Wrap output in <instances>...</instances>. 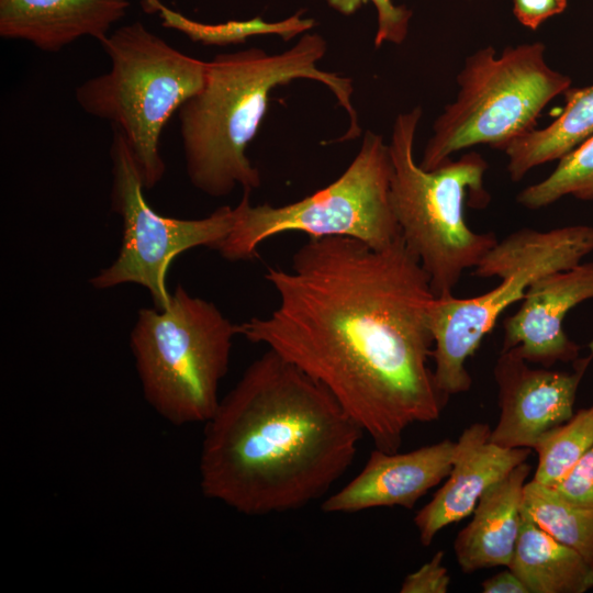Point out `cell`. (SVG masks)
<instances>
[{
	"label": "cell",
	"mask_w": 593,
	"mask_h": 593,
	"mask_svg": "<svg viewBox=\"0 0 593 593\" xmlns=\"http://www.w3.org/2000/svg\"><path fill=\"white\" fill-rule=\"evenodd\" d=\"M278 295L237 324L322 384L374 448L395 452L405 430L437 421L449 396L429 367V277L400 236L376 249L350 237L309 238L288 269L265 273Z\"/></svg>",
	"instance_id": "cell-1"
},
{
	"label": "cell",
	"mask_w": 593,
	"mask_h": 593,
	"mask_svg": "<svg viewBox=\"0 0 593 593\" xmlns=\"http://www.w3.org/2000/svg\"><path fill=\"white\" fill-rule=\"evenodd\" d=\"M204 425L200 489L248 516L296 511L323 497L351 466L365 434L327 389L270 349Z\"/></svg>",
	"instance_id": "cell-2"
},
{
	"label": "cell",
	"mask_w": 593,
	"mask_h": 593,
	"mask_svg": "<svg viewBox=\"0 0 593 593\" xmlns=\"http://www.w3.org/2000/svg\"><path fill=\"white\" fill-rule=\"evenodd\" d=\"M326 49L321 35L309 33L280 54L250 47L208 61L203 87L177 111L186 172L195 189L221 198L238 187L244 192L260 187V172L246 149L267 112L271 91L295 79L323 83L347 112L349 127L340 142L360 135L351 80L317 67Z\"/></svg>",
	"instance_id": "cell-3"
},
{
	"label": "cell",
	"mask_w": 593,
	"mask_h": 593,
	"mask_svg": "<svg viewBox=\"0 0 593 593\" xmlns=\"http://www.w3.org/2000/svg\"><path fill=\"white\" fill-rule=\"evenodd\" d=\"M423 110L400 113L389 145L392 163L391 204L406 247L429 277L436 296L451 294L463 271L474 268L497 242L493 233L473 231L466 202L480 206L486 160L478 153L451 158L432 170L415 161L414 141Z\"/></svg>",
	"instance_id": "cell-4"
},
{
	"label": "cell",
	"mask_w": 593,
	"mask_h": 593,
	"mask_svg": "<svg viewBox=\"0 0 593 593\" xmlns=\"http://www.w3.org/2000/svg\"><path fill=\"white\" fill-rule=\"evenodd\" d=\"M100 44L111 67L80 83L76 101L83 112L110 122L123 134L144 188L150 190L166 172L159 152L161 132L203 87L208 61L176 49L141 21L110 32Z\"/></svg>",
	"instance_id": "cell-5"
},
{
	"label": "cell",
	"mask_w": 593,
	"mask_h": 593,
	"mask_svg": "<svg viewBox=\"0 0 593 593\" xmlns=\"http://www.w3.org/2000/svg\"><path fill=\"white\" fill-rule=\"evenodd\" d=\"M236 335L237 324L182 284L165 309H139L130 348L148 405L175 426L205 424L220 404Z\"/></svg>",
	"instance_id": "cell-6"
},
{
	"label": "cell",
	"mask_w": 593,
	"mask_h": 593,
	"mask_svg": "<svg viewBox=\"0 0 593 593\" xmlns=\"http://www.w3.org/2000/svg\"><path fill=\"white\" fill-rule=\"evenodd\" d=\"M593 251V226L549 231L518 230L496 242L474 267L473 276L499 278L490 291L472 298L435 296L429 311L432 359L439 389L448 396L467 392L472 378L467 360L492 332L500 315L522 301L538 279L582 262Z\"/></svg>",
	"instance_id": "cell-7"
},
{
	"label": "cell",
	"mask_w": 593,
	"mask_h": 593,
	"mask_svg": "<svg viewBox=\"0 0 593 593\" xmlns=\"http://www.w3.org/2000/svg\"><path fill=\"white\" fill-rule=\"evenodd\" d=\"M571 78L549 66L541 42L489 45L465 59L459 91L435 120L419 166L432 170L454 153L489 145L503 149L536 127L546 105L571 88Z\"/></svg>",
	"instance_id": "cell-8"
},
{
	"label": "cell",
	"mask_w": 593,
	"mask_h": 593,
	"mask_svg": "<svg viewBox=\"0 0 593 593\" xmlns=\"http://www.w3.org/2000/svg\"><path fill=\"white\" fill-rule=\"evenodd\" d=\"M392 163L383 137L367 131L346 170L327 187L295 202L253 205L244 192L235 221L216 251L226 260L258 257L267 239L288 232L309 238L350 237L376 249L393 244L401 231L391 204Z\"/></svg>",
	"instance_id": "cell-9"
},
{
	"label": "cell",
	"mask_w": 593,
	"mask_h": 593,
	"mask_svg": "<svg viewBox=\"0 0 593 593\" xmlns=\"http://www.w3.org/2000/svg\"><path fill=\"white\" fill-rule=\"evenodd\" d=\"M111 209L122 219V244L116 258L89 279L93 289L132 283L146 289L153 306L171 299L167 272L181 254L197 247L216 250L231 232L235 208L223 205L201 219H178L156 212L146 201L141 172L123 134L113 128Z\"/></svg>",
	"instance_id": "cell-10"
},
{
	"label": "cell",
	"mask_w": 593,
	"mask_h": 593,
	"mask_svg": "<svg viewBox=\"0 0 593 593\" xmlns=\"http://www.w3.org/2000/svg\"><path fill=\"white\" fill-rule=\"evenodd\" d=\"M593 359L573 361L572 371L533 368L516 348L502 349L493 369L500 415L490 440L504 448L534 449L550 429L573 414L580 383Z\"/></svg>",
	"instance_id": "cell-11"
},
{
	"label": "cell",
	"mask_w": 593,
	"mask_h": 593,
	"mask_svg": "<svg viewBox=\"0 0 593 593\" xmlns=\"http://www.w3.org/2000/svg\"><path fill=\"white\" fill-rule=\"evenodd\" d=\"M593 299V262L547 275L527 290L518 310L504 320L502 349L516 348L529 363L550 368L573 362L581 347L566 333L567 314Z\"/></svg>",
	"instance_id": "cell-12"
},
{
	"label": "cell",
	"mask_w": 593,
	"mask_h": 593,
	"mask_svg": "<svg viewBox=\"0 0 593 593\" xmlns=\"http://www.w3.org/2000/svg\"><path fill=\"white\" fill-rule=\"evenodd\" d=\"M454 451L455 441L447 438L402 454L374 448L360 472L326 497L321 508L331 514L392 506L412 510L447 478Z\"/></svg>",
	"instance_id": "cell-13"
},
{
	"label": "cell",
	"mask_w": 593,
	"mask_h": 593,
	"mask_svg": "<svg viewBox=\"0 0 593 593\" xmlns=\"http://www.w3.org/2000/svg\"><path fill=\"white\" fill-rule=\"evenodd\" d=\"M486 423H473L455 441L445 483L414 516L423 546L445 527L472 514L482 494L529 457V448H504L490 440Z\"/></svg>",
	"instance_id": "cell-14"
},
{
	"label": "cell",
	"mask_w": 593,
	"mask_h": 593,
	"mask_svg": "<svg viewBox=\"0 0 593 593\" xmlns=\"http://www.w3.org/2000/svg\"><path fill=\"white\" fill-rule=\"evenodd\" d=\"M128 7V0H0V35L54 53L83 36L100 42Z\"/></svg>",
	"instance_id": "cell-15"
},
{
	"label": "cell",
	"mask_w": 593,
	"mask_h": 593,
	"mask_svg": "<svg viewBox=\"0 0 593 593\" xmlns=\"http://www.w3.org/2000/svg\"><path fill=\"white\" fill-rule=\"evenodd\" d=\"M530 471L532 466L522 462L482 494L471 521L454 542L462 572L508 567L519 535L523 492Z\"/></svg>",
	"instance_id": "cell-16"
},
{
	"label": "cell",
	"mask_w": 593,
	"mask_h": 593,
	"mask_svg": "<svg viewBox=\"0 0 593 593\" xmlns=\"http://www.w3.org/2000/svg\"><path fill=\"white\" fill-rule=\"evenodd\" d=\"M528 593H584L593 589V563L555 539L522 512L508 567Z\"/></svg>",
	"instance_id": "cell-17"
},
{
	"label": "cell",
	"mask_w": 593,
	"mask_h": 593,
	"mask_svg": "<svg viewBox=\"0 0 593 593\" xmlns=\"http://www.w3.org/2000/svg\"><path fill=\"white\" fill-rule=\"evenodd\" d=\"M563 94L562 111L550 124L533 128L502 149L513 181H521L540 165L559 160L593 135V85L570 88Z\"/></svg>",
	"instance_id": "cell-18"
},
{
	"label": "cell",
	"mask_w": 593,
	"mask_h": 593,
	"mask_svg": "<svg viewBox=\"0 0 593 593\" xmlns=\"http://www.w3.org/2000/svg\"><path fill=\"white\" fill-rule=\"evenodd\" d=\"M522 512L593 563V506L573 503L532 479L524 488Z\"/></svg>",
	"instance_id": "cell-19"
},
{
	"label": "cell",
	"mask_w": 593,
	"mask_h": 593,
	"mask_svg": "<svg viewBox=\"0 0 593 593\" xmlns=\"http://www.w3.org/2000/svg\"><path fill=\"white\" fill-rule=\"evenodd\" d=\"M158 14L164 26L182 32L190 40L205 45L238 44L244 43L250 36L268 34L279 35L284 41H289L312 29L315 24L312 19H301L300 12L279 22H266L257 16L246 21H228L217 24L193 21L165 4Z\"/></svg>",
	"instance_id": "cell-20"
},
{
	"label": "cell",
	"mask_w": 593,
	"mask_h": 593,
	"mask_svg": "<svg viewBox=\"0 0 593 593\" xmlns=\"http://www.w3.org/2000/svg\"><path fill=\"white\" fill-rule=\"evenodd\" d=\"M593 443V403L547 432L534 450L538 463L533 480L553 485L578 462Z\"/></svg>",
	"instance_id": "cell-21"
},
{
	"label": "cell",
	"mask_w": 593,
	"mask_h": 593,
	"mask_svg": "<svg viewBox=\"0 0 593 593\" xmlns=\"http://www.w3.org/2000/svg\"><path fill=\"white\" fill-rule=\"evenodd\" d=\"M568 195L593 202V135L561 157L546 178L524 188L516 200L539 210Z\"/></svg>",
	"instance_id": "cell-22"
},
{
	"label": "cell",
	"mask_w": 593,
	"mask_h": 593,
	"mask_svg": "<svg viewBox=\"0 0 593 593\" xmlns=\"http://www.w3.org/2000/svg\"><path fill=\"white\" fill-rule=\"evenodd\" d=\"M342 14L350 15L361 5L372 2L378 13V29L374 46L384 43L401 44L406 38L412 11L404 5H395L393 0H324Z\"/></svg>",
	"instance_id": "cell-23"
},
{
	"label": "cell",
	"mask_w": 593,
	"mask_h": 593,
	"mask_svg": "<svg viewBox=\"0 0 593 593\" xmlns=\"http://www.w3.org/2000/svg\"><path fill=\"white\" fill-rule=\"evenodd\" d=\"M551 488L573 503L593 506V443L572 469Z\"/></svg>",
	"instance_id": "cell-24"
},
{
	"label": "cell",
	"mask_w": 593,
	"mask_h": 593,
	"mask_svg": "<svg viewBox=\"0 0 593 593\" xmlns=\"http://www.w3.org/2000/svg\"><path fill=\"white\" fill-rule=\"evenodd\" d=\"M444 552L437 551L419 569L409 573L400 588L401 593H446L450 575L443 564Z\"/></svg>",
	"instance_id": "cell-25"
},
{
	"label": "cell",
	"mask_w": 593,
	"mask_h": 593,
	"mask_svg": "<svg viewBox=\"0 0 593 593\" xmlns=\"http://www.w3.org/2000/svg\"><path fill=\"white\" fill-rule=\"evenodd\" d=\"M568 0H513V13L517 21L530 30H537L548 19L567 8Z\"/></svg>",
	"instance_id": "cell-26"
},
{
	"label": "cell",
	"mask_w": 593,
	"mask_h": 593,
	"mask_svg": "<svg viewBox=\"0 0 593 593\" xmlns=\"http://www.w3.org/2000/svg\"><path fill=\"white\" fill-rule=\"evenodd\" d=\"M481 590L483 593H528L525 584L510 568L485 579Z\"/></svg>",
	"instance_id": "cell-27"
},
{
	"label": "cell",
	"mask_w": 593,
	"mask_h": 593,
	"mask_svg": "<svg viewBox=\"0 0 593 593\" xmlns=\"http://www.w3.org/2000/svg\"><path fill=\"white\" fill-rule=\"evenodd\" d=\"M163 5L159 0H142V8L148 14L158 13Z\"/></svg>",
	"instance_id": "cell-28"
}]
</instances>
